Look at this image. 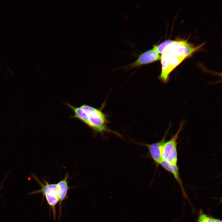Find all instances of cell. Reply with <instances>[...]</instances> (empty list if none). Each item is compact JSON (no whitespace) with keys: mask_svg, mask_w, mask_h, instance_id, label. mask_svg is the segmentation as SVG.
Instances as JSON below:
<instances>
[{"mask_svg":"<svg viewBox=\"0 0 222 222\" xmlns=\"http://www.w3.org/2000/svg\"><path fill=\"white\" fill-rule=\"evenodd\" d=\"M183 39L171 40L161 54L160 60L161 72L159 78L164 83L167 82L171 72L184 60L199 50Z\"/></svg>","mask_w":222,"mask_h":222,"instance_id":"cell-1","label":"cell"},{"mask_svg":"<svg viewBox=\"0 0 222 222\" xmlns=\"http://www.w3.org/2000/svg\"><path fill=\"white\" fill-rule=\"evenodd\" d=\"M31 176L35 180L41 187V189L31 192L30 194H36L41 193L45 198L47 204L51 208L53 218L55 220L56 219V205L59 202V194L57 183H49L44 179L42 182L34 174H31Z\"/></svg>","mask_w":222,"mask_h":222,"instance_id":"cell-2","label":"cell"},{"mask_svg":"<svg viewBox=\"0 0 222 222\" xmlns=\"http://www.w3.org/2000/svg\"><path fill=\"white\" fill-rule=\"evenodd\" d=\"M80 107L86 114L87 125L96 132L103 133L108 131L106 125V116L101 109L86 104Z\"/></svg>","mask_w":222,"mask_h":222,"instance_id":"cell-3","label":"cell"},{"mask_svg":"<svg viewBox=\"0 0 222 222\" xmlns=\"http://www.w3.org/2000/svg\"><path fill=\"white\" fill-rule=\"evenodd\" d=\"M183 123H182L177 132L163 145L161 150L162 160L170 163L177 164L178 161L177 140L183 129Z\"/></svg>","mask_w":222,"mask_h":222,"instance_id":"cell-4","label":"cell"},{"mask_svg":"<svg viewBox=\"0 0 222 222\" xmlns=\"http://www.w3.org/2000/svg\"><path fill=\"white\" fill-rule=\"evenodd\" d=\"M160 56L153 47L139 55L137 60L129 64L128 67L133 68L153 63L160 60Z\"/></svg>","mask_w":222,"mask_h":222,"instance_id":"cell-5","label":"cell"},{"mask_svg":"<svg viewBox=\"0 0 222 222\" xmlns=\"http://www.w3.org/2000/svg\"><path fill=\"white\" fill-rule=\"evenodd\" d=\"M170 128L166 131L163 137L160 141L151 144H145L144 145L148 149L151 158L155 162L156 166L158 167L162 160L161 150L162 146L166 141L167 135L169 130Z\"/></svg>","mask_w":222,"mask_h":222,"instance_id":"cell-6","label":"cell"},{"mask_svg":"<svg viewBox=\"0 0 222 222\" xmlns=\"http://www.w3.org/2000/svg\"><path fill=\"white\" fill-rule=\"evenodd\" d=\"M68 174H66L64 179L57 183L59 194V217H60L61 214L62 203L65 199L68 198V191L71 188L68 186Z\"/></svg>","mask_w":222,"mask_h":222,"instance_id":"cell-7","label":"cell"},{"mask_svg":"<svg viewBox=\"0 0 222 222\" xmlns=\"http://www.w3.org/2000/svg\"><path fill=\"white\" fill-rule=\"evenodd\" d=\"M160 165L166 171L173 175L175 180L180 185L183 196L186 198L187 195L184 189L180 177L179 167L177 165L171 164L163 160L161 161Z\"/></svg>","mask_w":222,"mask_h":222,"instance_id":"cell-8","label":"cell"},{"mask_svg":"<svg viewBox=\"0 0 222 222\" xmlns=\"http://www.w3.org/2000/svg\"><path fill=\"white\" fill-rule=\"evenodd\" d=\"M197 222H213L212 217L204 213L202 210L199 211Z\"/></svg>","mask_w":222,"mask_h":222,"instance_id":"cell-9","label":"cell"},{"mask_svg":"<svg viewBox=\"0 0 222 222\" xmlns=\"http://www.w3.org/2000/svg\"><path fill=\"white\" fill-rule=\"evenodd\" d=\"M212 220L213 222H222L221 220L213 217H212Z\"/></svg>","mask_w":222,"mask_h":222,"instance_id":"cell-10","label":"cell"},{"mask_svg":"<svg viewBox=\"0 0 222 222\" xmlns=\"http://www.w3.org/2000/svg\"><path fill=\"white\" fill-rule=\"evenodd\" d=\"M1 187V188L0 189V190L1 189L2 187Z\"/></svg>","mask_w":222,"mask_h":222,"instance_id":"cell-11","label":"cell"}]
</instances>
